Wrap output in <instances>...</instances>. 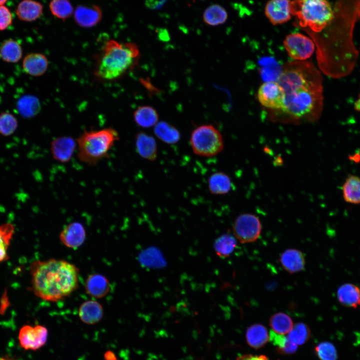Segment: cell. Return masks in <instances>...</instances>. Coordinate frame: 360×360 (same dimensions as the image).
I'll return each mask as SVG.
<instances>
[{
	"label": "cell",
	"instance_id": "cell-1",
	"mask_svg": "<svg viewBox=\"0 0 360 360\" xmlns=\"http://www.w3.org/2000/svg\"><path fill=\"white\" fill-rule=\"evenodd\" d=\"M322 82L320 72L312 63L288 64L278 79L285 95L281 110L298 120H317L323 108Z\"/></svg>",
	"mask_w": 360,
	"mask_h": 360
},
{
	"label": "cell",
	"instance_id": "cell-2",
	"mask_svg": "<svg viewBox=\"0 0 360 360\" xmlns=\"http://www.w3.org/2000/svg\"><path fill=\"white\" fill-rule=\"evenodd\" d=\"M30 274L32 292L48 302L60 300L78 286L79 270L66 260L54 258L36 260L30 265Z\"/></svg>",
	"mask_w": 360,
	"mask_h": 360
},
{
	"label": "cell",
	"instance_id": "cell-3",
	"mask_svg": "<svg viewBox=\"0 0 360 360\" xmlns=\"http://www.w3.org/2000/svg\"><path fill=\"white\" fill-rule=\"evenodd\" d=\"M139 56L140 51L136 44L108 40L97 56L94 74L101 80H116L134 68Z\"/></svg>",
	"mask_w": 360,
	"mask_h": 360
},
{
	"label": "cell",
	"instance_id": "cell-4",
	"mask_svg": "<svg viewBox=\"0 0 360 360\" xmlns=\"http://www.w3.org/2000/svg\"><path fill=\"white\" fill-rule=\"evenodd\" d=\"M119 139L118 132L112 128L84 130L76 140L78 158L88 166L96 165L109 156Z\"/></svg>",
	"mask_w": 360,
	"mask_h": 360
},
{
	"label": "cell",
	"instance_id": "cell-5",
	"mask_svg": "<svg viewBox=\"0 0 360 360\" xmlns=\"http://www.w3.org/2000/svg\"><path fill=\"white\" fill-rule=\"evenodd\" d=\"M290 12L299 25L308 28L314 32H322L331 23L334 12L327 0H292Z\"/></svg>",
	"mask_w": 360,
	"mask_h": 360
},
{
	"label": "cell",
	"instance_id": "cell-6",
	"mask_svg": "<svg viewBox=\"0 0 360 360\" xmlns=\"http://www.w3.org/2000/svg\"><path fill=\"white\" fill-rule=\"evenodd\" d=\"M190 144L196 154L204 157L217 155L224 148L220 132L210 124L202 125L195 128L192 132Z\"/></svg>",
	"mask_w": 360,
	"mask_h": 360
},
{
	"label": "cell",
	"instance_id": "cell-7",
	"mask_svg": "<svg viewBox=\"0 0 360 360\" xmlns=\"http://www.w3.org/2000/svg\"><path fill=\"white\" fill-rule=\"evenodd\" d=\"M232 229L235 237L241 243H250L258 238L262 224L259 218L255 215L243 214L236 218Z\"/></svg>",
	"mask_w": 360,
	"mask_h": 360
},
{
	"label": "cell",
	"instance_id": "cell-8",
	"mask_svg": "<svg viewBox=\"0 0 360 360\" xmlns=\"http://www.w3.org/2000/svg\"><path fill=\"white\" fill-rule=\"evenodd\" d=\"M284 45L288 56L298 60L308 59L315 49L314 42L300 33H292L287 36L284 41Z\"/></svg>",
	"mask_w": 360,
	"mask_h": 360
},
{
	"label": "cell",
	"instance_id": "cell-9",
	"mask_svg": "<svg viewBox=\"0 0 360 360\" xmlns=\"http://www.w3.org/2000/svg\"><path fill=\"white\" fill-rule=\"evenodd\" d=\"M48 335V330L44 326L24 325L20 329L18 338L24 350H37L46 344Z\"/></svg>",
	"mask_w": 360,
	"mask_h": 360
},
{
	"label": "cell",
	"instance_id": "cell-10",
	"mask_svg": "<svg viewBox=\"0 0 360 360\" xmlns=\"http://www.w3.org/2000/svg\"><path fill=\"white\" fill-rule=\"evenodd\" d=\"M258 98L260 104L266 108L282 110L284 108V92L278 81L263 83L258 88Z\"/></svg>",
	"mask_w": 360,
	"mask_h": 360
},
{
	"label": "cell",
	"instance_id": "cell-11",
	"mask_svg": "<svg viewBox=\"0 0 360 360\" xmlns=\"http://www.w3.org/2000/svg\"><path fill=\"white\" fill-rule=\"evenodd\" d=\"M77 149V142L70 136H60L54 139L50 144L53 158L60 162H70Z\"/></svg>",
	"mask_w": 360,
	"mask_h": 360
},
{
	"label": "cell",
	"instance_id": "cell-12",
	"mask_svg": "<svg viewBox=\"0 0 360 360\" xmlns=\"http://www.w3.org/2000/svg\"><path fill=\"white\" fill-rule=\"evenodd\" d=\"M74 18L76 24L82 28H91L102 20V12L96 4L79 5L74 10Z\"/></svg>",
	"mask_w": 360,
	"mask_h": 360
},
{
	"label": "cell",
	"instance_id": "cell-13",
	"mask_svg": "<svg viewBox=\"0 0 360 360\" xmlns=\"http://www.w3.org/2000/svg\"><path fill=\"white\" fill-rule=\"evenodd\" d=\"M86 238V231L84 226L79 222H71L62 230L60 240L66 246L76 249L80 246Z\"/></svg>",
	"mask_w": 360,
	"mask_h": 360
},
{
	"label": "cell",
	"instance_id": "cell-14",
	"mask_svg": "<svg viewBox=\"0 0 360 360\" xmlns=\"http://www.w3.org/2000/svg\"><path fill=\"white\" fill-rule=\"evenodd\" d=\"M290 0H270L265 6L264 12L274 25L282 24L291 18Z\"/></svg>",
	"mask_w": 360,
	"mask_h": 360
},
{
	"label": "cell",
	"instance_id": "cell-15",
	"mask_svg": "<svg viewBox=\"0 0 360 360\" xmlns=\"http://www.w3.org/2000/svg\"><path fill=\"white\" fill-rule=\"evenodd\" d=\"M22 66L24 72L32 76H40L47 71L48 61L44 54L32 52L24 56Z\"/></svg>",
	"mask_w": 360,
	"mask_h": 360
},
{
	"label": "cell",
	"instance_id": "cell-16",
	"mask_svg": "<svg viewBox=\"0 0 360 360\" xmlns=\"http://www.w3.org/2000/svg\"><path fill=\"white\" fill-rule=\"evenodd\" d=\"M78 315L81 321L84 324H94L102 319L104 315L103 308L96 300H88L80 306Z\"/></svg>",
	"mask_w": 360,
	"mask_h": 360
},
{
	"label": "cell",
	"instance_id": "cell-17",
	"mask_svg": "<svg viewBox=\"0 0 360 360\" xmlns=\"http://www.w3.org/2000/svg\"><path fill=\"white\" fill-rule=\"evenodd\" d=\"M135 145L136 152L144 159L150 161L156 160L158 148L154 138L144 132L138 133L136 136Z\"/></svg>",
	"mask_w": 360,
	"mask_h": 360
},
{
	"label": "cell",
	"instance_id": "cell-18",
	"mask_svg": "<svg viewBox=\"0 0 360 360\" xmlns=\"http://www.w3.org/2000/svg\"><path fill=\"white\" fill-rule=\"evenodd\" d=\"M110 288V283L108 278L100 274H90L85 282L86 293L94 298H100L105 296L109 292Z\"/></svg>",
	"mask_w": 360,
	"mask_h": 360
},
{
	"label": "cell",
	"instance_id": "cell-19",
	"mask_svg": "<svg viewBox=\"0 0 360 360\" xmlns=\"http://www.w3.org/2000/svg\"><path fill=\"white\" fill-rule=\"evenodd\" d=\"M280 263L287 272L293 274L302 270L305 266V258L303 253L296 249L284 250L280 256Z\"/></svg>",
	"mask_w": 360,
	"mask_h": 360
},
{
	"label": "cell",
	"instance_id": "cell-20",
	"mask_svg": "<svg viewBox=\"0 0 360 360\" xmlns=\"http://www.w3.org/2000/svg\"><path fill=\"white\" fill-rule=\"evenodd\" d=\"M336 297L341 304L356 308L360 305V288L352 283L343 284L337 290Z\"/></svg>",
	"mask_w": 360,
	"mask_h": 360
},
{
	"label": "cell",
	"instance_id": "cell-21",
	"mask_svg": "<svg viewBox=\"0 0 360 360\" xmlns=\"http://www.w3.org/2000/svg\"><path fill=\"white\" fill-rule=\"evenodd\" d=\"M16 13L22 21L32 22L39 18L43 13V6L34 0H22L18 5Z\"/></svg>",
	"mask_w": 360,
	"mask_h": 360
},
{
	"label": "cell",
	"instance_id": "cell-22",
	"mask_svg": "<svg viewBox=\"0 0 360 360\" xmlns=\"http://www.w3.org/2000/svg\"><path fill=\"white\" fill-rule=\"evenodd\" d=\"M208 188L212 194L222 195L229 192L232 184L230 176L222 172L212 174L208 180Z\"/></svg>",
	"mask_w": 360,
	"mask_h": 360
},
{
	"label": "cell",
	"instance_id": "cell-23",
	"mask_svg": "<svg viewBox=\"0 0 360 360\" xmlns=\"http://www.w3.org/2000/svg\"><path fill=\"white\" fill-rule=\"evenodd\" d=\"M246 338L250 347L258 349L264 346L269 340V334L264 326L254 324L248 328Z\"/></svg>",
	"mask_w": 360,
	"mask_h": 360
},
{
	"label": "cell",
	"instance_id": "cell-24",
	"mask_svg": "<svg viewBox=\"0 0 360 360\" xmlns=\"http://www.w3.org/2000/svg\"><path fill=\"white\" fill-rule=\"evenodd\" d=\"M22 56L21 45L16 40L9 38L0 45V58L8 63H16Z\"/></svg>",
	"mask_w": 360,
	"mask_h": 360
},
{
	"label": "cell",
	"instance_id": "cell-25",
	"mask_svg": "<svg viewBox=\"0 0 360 360\" xmlns=\"http://www.w3.org/2000/svg\"><path fill=\"white\" fill-rule=\"evenodd\" d=\"M154 131L155 135L166 144H175L180 138L178 130L166 122H158L154 126Z\"/></svg>",
	"mask_w": 360,
	"mask_h": 360
},
{
	"label": "cell",
	"instance_id": "cell-26",
	"mask_svg": "<svg viewBox=\"0 0 360 360\" xmlns=\"http://www.w3.org/2000/svg\"><path fill=\"white\" fill-rule=\"evenodd\" d=\"M344 200L353 204H360V178L349 175L342 187Z\"/></svg>",
	"mask_w": 360,
	"mask_h": 360
},
{
	"label": "cell",
	"instance_id": "cell-27",
	"mask_svg": "<svg viewBox=\"0 0 360 360\" xmlns=\"http://www.w3.org/2000/svg\"><path fill=\"white\" fill-rule=\"evenodd\" d=\"M136 123L140 126L148 128L154 126L158 122V115L156 110L148 106L138 108L134 113Z\"/></svg>",
	"mask_w": 360,
	"mask_h": 360
},
{
	"label": "cell",
	"instance_id": "cell-28",
	"mask_svg": "<svg viewBox=\"0 0 360 360\" xmlns=\"http://www.w3.org/2000/svg\"><path fill=\"white\" fill-rule=\"evenodd\" d=\"M16 107L22 116L30 118L35 116L39 112L40 102L36 96L26 95L20 98L17 102Z\"/></svg>",
	"mask_w": 360,
	"mask_h": 360
},
{
	"label": "cell",
	"instance_id": "cell-29",
	"mask_svg": "<svg viewBox=\"0 0 360 360\" xmlns=\"http://www.w3.org/2000/svg\"><path fill=\"white\" fill-rule=\"evenodd\" d=\"M228 18L225 8L218 4L208 6L203 14V20L208 25L216 26L224 23Z\"/></svg>",
	"mask_w": 360,
	"mask_h": 360
},
{
	"label": "cell",
	"instance_id": "cell-30",
	"mask_svg": "<svg viewBox=\"0 0 360 360\" xmlns=\"http://www.w3.org/2000/svg\"><path fill=\"white\" fill-rule=\"evenodd\" d=\"M14 232L15 227L12 223L0 224V262L8 258V248Z\"/></svg>",
	"mask_w": 360,
	"mask_h": 360
},
{
	"label": "cell",
	"instance_id": "cell-31",
	"mask_svg": "<svg viewBox=\"0 0 360 360\" xmlns=\"http://www.w3.org/2000/svg\"><path fill=\"white\" fill-rule=\"evenodd\" d=\"M49 8L54 17L63 21L73 15L74 10L70 0H51Z\"/></svg>",
	"mask_w": 360,
	"mask_h": 360
},
{
	"label": "cell",
	"instance_id": "cell-32",
	"mask_svg": "<svg viewBox=\"0 0 360 360\" xmlns=\"http://www.w3.org/2000/svg\"><path fill=\"white\" fill-rule=\"evenodd\" d=\"M269 340L276 347L277 351L281 354H292L296 352L298 348V345L292 342L288 337L273 330L270 332Z\"/></svg>",
	"mask_w": 360,
	"mask_h": 360
},
{
	"label": "cell",
	"instance_id": "cell-33",
	"mask_svg": "<svg viewBox=\"0 0 360 360\" xmlns=\"http://www.w3.org/2000/svg\"><path fill=\"white\" fill-rule=\"evenodd\" d=\"M270 325L274 332L282 334L288 333L294 326L290 316L283 312L272 315L270 319Z\"/></svg>",
	"mask_w": 360,
	"mask_h": 360
},
{
	"label": "cell",
	"instance_id": "cell-34",
	"mask_svg": "<svg viewBox=\"0 0 360 360\" xmlns=\"http://www.w3.org/2000/svg\"><path fill=\"white\" fill-rule=\"evenodd\" d=\"M235 238L228 234H225L218 237L214 242V249L216 254L222 258L229 256L236 247Z\"/></svg>",
	"mask_w": 360,
	"mask_h": 360
},
{
	"label": "cell",
	"instance_id": "cell-35",
	"mask_svg": "<svg viewBox=\"0 0 360 360\" xmlns=\"http://www.w3.org/2000/svg\"><path fill=\"white\" fill-rule=\"evenodd\" d=\"M310 336V332L308 326L304 323L298 322L293 326L288 337L292 342L298 346L305 344Z\"/></svg>",
	"mask_w": 360,
	"mask_h": 360
},
{
	"label": "cell",
	"instance_id": "cell-36",
	"mask_svg": "<svg viewBox=\"0 0 360 360\" xmlns=\"http://www.w3.org/2000/svg\"><path fill=\"white\" fill-rule=\"evenodd\" d=\"M18 121L16 116L9 112L0 114V134L4 136L12 135L18 128Z\"/></svg>",
	"mask_w": 360,
	"mask_h": 360
},
{
	"label": "cell",
	"instance_id": "cell-37",
	"mask_svg": "<svg viewBox=\"0 0 360 360\" xmlns=\"http://www.w3.org/2000/svg\"><path fill=\"white\" fill-rule=\"evenodd\" d=\"M320 360H337L338 354L334 345L328 342L320 343L315 348Z\"/></svg>",
	"mask_w": 360,
	"mask_h": 360
},
{
	"label": "cell",
	"instance_id": "cell-38",
	"mask_svg": "<svg viewBox=\"0 0 360 360\" xmlns=\"http://www.w3.org/2000/svg\"><path fill=\"white\" fill-rule=\"evenodd\" d=\"M12 15L10 10L6 6H0V30L8 28L12 24Z\"/></svg>",
	"mask_w": 360,
	"mask_h": 360
},
{
	"label": "cell",
	"instance_id": "cell-39",
	"mask_svg": "<svg viewBox=\"0 0 360 360\" xmlns=\"http://www.w3.org/2000/svg\"><path fill=\"white\" fill-rule=\"evenodd\" d=\"M236 360H268V358L264 355L246 354L238 357Z\"/></svg>",
	"mask_w": 360,
	"mask_h": 360
},
{
	"label": "cell",
	"instance_id": "cell-40",
	"mask_svg": "<svg viewBox=\"0 0 360 360\" xmlns=\"http://www.w3.org/2000/svg\"><path fill=\"white\" fill-rule=\"evenodd\" d=\"M354 108L356 111L360 112V94L354 103Z\"/></svg>",
	"mask_w": 360,
	"mask_h": 360
},
{
	"label": "cell",
	"instance_id": "cell-41",
	"mask_svg": "<svg viewBox=\"0 0 360 360\" xmlns=\"http://www.w3.org/2000/svg\"><path fill=\"white\" fill-rule=\"evenodd\" d=\"M0 360H16L14 358L8 355L4 356L0 358Z\"/></svg>",
	"mask_w": 360,
	"mask_h": 360
},
{
	"label": "cell",
	"instance_id": "cell-42",
	"mask_svg": "<svg viewBox=\"0 0 360 360\" xmlns=\"http://www.w3.org/2000/svg\"><path fill=\"white\" fill-rule=\"evenodd\" d=\"M8 0H0V6H3L4 4Z\"/></svg>",
	"mask_w": 360,
	"mask_h": 360
}]
</instances>
